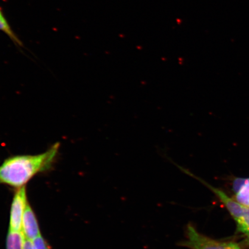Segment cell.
I'll return each mask as SVG.
<instances>
[{
  "mask_svg": "<svg viewBox=\"0 0 249 249\" xmlns=\"http://www.w3.org/2000/svg\"><path fill=\"white\" fill-rule=\"evenodd\" d=\"M60 144L55 143L43 153L11 156L0 165V185L19 189L38 174L51 170L57 160Z\"/></svg>",
  "mask_w": 249,
  "mask_h": 249,
  "instance_id": "obj_1",
  "label": "cell"
},
{
  "mask_svg": "<svg viewBox=\"0 0 249 249\" xmlns=\"http://www.w3.org/2000/svg\"><path fill=\"white\" fill-rule=\"evenodd\" d=\"M179 245L189 249H241L235 243L219 241L202 234L191 223L186 226L185 239Z\"/></svg>",
  "mask_w": 249,
  "mask_h": 249,
  "instance_id": "obj_2",
  "label": "cell"
},
{
  "mask_svg": "<svg viewBox=\"0 0 249 249\" xmlns=\"http://www.w3.org/2000/svg\"><path fill=\"white\" fill-rule=\"evenodd\" d=\"M28 203L29 202L27 200L26 187L17 189L11 204L9 215V231H21L23 216Z\"/></svg>",
  "mask_w": 249,
  "mask_h": 249,
  "instance_id": "obj_3",
  "label": "cell"
},
{
  "mask_svg": "<svg viewBox=\"0 0 249 249\" xmlns=\"http://www.w3.org/2000/svg\"><path fill=\"white\" fill-rule=\"evenodd\" d=\"M174 164H175L177 167L179 168V170L186 174L187 175L194 177V178L200 180V182L208 187L212 191H213L214 194H215L217 197L220 198V200L222 201L223 203L225 204L227 209L228 210L230 213H231L232 216L234 218L236 222H237L239 219H240L241 218L244 216L246 208L245 206L233 200V199L229 197L225 193L220 191V190L214 188V187L205 182L204 180L198 178V177L194 175V174H192L191 171L186 169L185 168L180 166L179 165L176 163H174Z\"/></svg>",
  "mask_w": 249,
  "mask_h": 249,
  "instance_id": "obj_4",
  "label": "cell"
},
{
  "mask_svg": "<svg viewBox=\"0 0 249 249\" xmlns=\"http://www.w3.org/2000/svg\"><path fill=\"white\" fill-rule=\"evenodd\" d=\"M25 238L31 241H35L41 236L39 223L35 212L29 203H28L22 219L21 227Z\"/></svg>",
  "mask_w": 249,
  "mask_h": 249,
  "instance_id": "obj_5",
  "label": "cell"
},
{
  "mask_svg": "<svg viewBox=\"0 0 249 249\" xmlns=\"http://www.w3.org/2000/svg\"><path fill=\"white\" fill-rule=\"evenodd\" d=\"M24 236L21 231L8 230L6 239V249H23Z\"/></svg>",
  "mask_w": 249,
  "mask_h": 249,
  "instance_id": "obj_6",
  "label": "cell"
},
{
  "mask_svg": "<svg viewBox=\"0 0 249 249\" xmlns=\"http://www.w3.org/2000/svg\"><path fill=\"white\" fill-rule=\"evenodd\" d=\"M235 197L239 204L249 207V178L245 179L241 188L236 193Z\"/></svg>",
  "mask_w": 249,
  "mask_h": 249,
  "instance_id": "obj_7",
  "label": "cell"
},
{
  "mask_svg": "<svg viewBox=\"0 0 249 249\" xmlns=\"http://www.w3.org/2000/svg\"><path fill=\"white\" fill-rule=\"evenodd\" d=\"M236 223L238 231L248 235L249 233V207H246L244 216Z\"/></svg>",
  "mask_w": 249,
  "mask_h": 249,
  "instance_id": "obj_8",
  "label": "cell"
},
{
  "mask_svg": "<svg viewBox=\"0 0 249 249\" xmlns=\"http://www.w3.org/2000/svg\"><path fill=\"white\" fill-rule=\"evenodd\" d=\"M34 242L35 243L37 249H51L48 242L42 235Z\"/></svg>",
  "mask_w": 249,
  "mask_h": 249,
  "instance_id": "obj_9",
  "label": "cell"
},
{
  "mask_svg": "<svg viewBox=\"0 0 249 249\" xmlns=\"http://www.w3.org/2000/svg\"><path fill=\"white\" fill-rule=\"evenodd\" d=\"M23 249H37L35 243L25 238Z\"/></svg>",
  "mask_w": 249,
  "mask_h": 249,
  "instance_id": "obj_10",
  "label": "cell"
},
{
  "mask_svg": "<svg viewBox=\"0 0 249 249\" xmlns=\"http://www.w3.org/2000/svg\"><path fill=\"white\" fill-rule=\"evenodd\" d=\"M247 239H246L245 242L246 245L249 246V233H248V235H247Z\"/></svg>",
  "mask_w": 249,
  "mask_h": 249,
  "instance_id": "obj_11",
  "label": "cell"
},
{
  "mask_svg": "<svg viewBox=\"0 0 249 249\" xmlns=\"http://www.w3.org/2000/svg\"><path fill=\"white\" fill-rule=\"evenodd\" d=\"M3 15V13L2 12V9H1V7H0V15Z\"/></svg>",
  "mask_w": 249,
  "mask_h": 249,
  "instance_id": "obj_12",
  "label": "cell"
}]
</instances>
